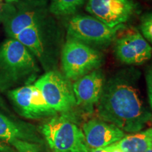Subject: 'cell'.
<instances>
[{"label":"cell","mask_w":152,"mask_h":152,"mask_svg":"<svg viewBox=\"0 0 152 152\" xmlns=\"http://www.w3.org/2000/svg\"><path fill=\"white\" fill-rule=\"evenodd\" d=\"M140 77L134 68L114 73L104 83L96 109L99 119L111 123L125 132L141 131L152 114L144 105L137 83Z\"/></svg>","instance_id":"obj_1"},{"label":"cell","mask_w":152,"mask_h":152,"mask_svg":"<svg viewBox=\"0 0 152 152\" xmlns=\"http://www.w3.org/2000/svg\"><path fill=\"white\" fill-rule=\"evenodd\" d=\"M33 54L44 71L57 70L64 45V32L54 15L49 13L16 36Z\"/></svg>","instance_id":"obj_2"},{"label":"cell","mask_w":152,"mask_h":152,"mask_svg":"<svg viewBox=\"0 0 152 152\" xmlns=\"http://www.w3.org/2000/svg\"><path fill=\"white\" fill-rule=\"evenodd\" d=\"M39 72L35 57L16 39H7L0 47V91L22 83L30 85Z\"/></svg>","instance_id":"obj_3"},{"label":"cell","mask_w":152,"mask_h":152,"mask_svg":"<svg viewBox=\"0 0 152 152\" xmlns=\"http://www.w3.org/2000/svg\"><path fill=\"white\" fill-rule=\"evenodd\" d=\"M41 131L53 152H90L83 130L67 113L54 115Z\"/></svg>","instance_id":"obj_4"},{"label":"cell","mask_w":152,"mask_h":152,"mask_svg":"<svg viewBox=\"0 0 152 152\" xmlns=\"http://www.w3.org/2000/svg\"><path fill=\"white\" fill-rule=\"evenodd\" d=\"M124 26L111 28L88 15L72 16L66 26V38L75 39L92 48H106L113 43Z\"/></svg>","instance_id":"obj_5"},{"label":"cell","mask_w":152,"mask_h":152,"mask_svg":"<svg viewBox=\"0 0 152 152\" xmlns=\"http://www.w3.org/2000/svg\"><path fill=\"white\" fill-rule=\"evenodd\" d=\"M63 74L71 81L100 68L103 62L98 49L75 39L66 38L60 58Z\"/></svg>","instance_id":"obj_6"},{"label":"cell","mask_w":152,"mask_h":152,"mask_svg":"<svg viewBox=\"0 0 152 152\" xmlns=\"http://www.w3.org/2000/svg\"><path fill=\"white\" fill-rule=\"evenodd\" d=\"M34 85L56 113H68L76 106L73 83L58 70L46 72Z\"/></svg>","instance_id":"obj_7"},{"label":"cell","mask_w":152,"mask_h":152,"mask_svg":"<svg viewBox=\"0 0 152 152\" xmlns=\"http://www.w3.org/2000/svg\"><path fill=\"white\" fill-rule=\"evenodd\" d=\"M115 58L127 65H141L151 58L152 47L134 27L122 28L113 42Z\"/></svg>","instance_id":"obj_8"},{"label":"cell","mask_w":152,"mask_h":152,"mask_svg":"<svg viewBox=\"0 0 152 152\" xmlns=\"http://www.w3.org/2000/svg\"><path fill=\"white\" fill-rule=\"evenodd\" d=\"M86 11L111 28L124 26L140 11L134 0H88Z\"/></svg>","instance_id":"obj_9"},{"label":"cell","mask_w":152,"mask_h":152,"mask_svg":"<svg viewBox=\"0 0 152 152\" xmlns=\"http://www.w3.org/2000/svg\"><path fill=\"white\" fill-rule=\"evenodd\" d=\"M9 96L17 111L27 118L38 119L56 113L48 106L40 91L34 84L10 90Z\"/></svg>","instance_id":"obj_10"},{"label":"cell","mask_w":152,"mask_h":152,"mask_svg":"<svg viewBox=\"0 0 152 152\" xmlns=\"http://www.w3.org/2000/svg\"><path fill=\"white\" fill-rule=\"evenodd\" d=\"M15 5L16 14L4 25L11 38H15L23 30L50 13L48 0H19Z\"/></svg>","instance_id":"obj_11"},{"label":"cell","mask_w":152,"mask_h":152,"mask_svg":"<svg viewBox=\"0 0 152 152\" xmlns=\"http://www.w3.org/2000/svg\"><path fill=\"white\" fill-rule=\"evenodd\" d=\"M106 77L101 68L76 80L73 83V90L76 106L87 111H92L102 96Z\"/></svg>","instance_id":"obj_12"},{"label":"cell","mask_w":152,"mask_h":152,"mask_svg":"<svg viewBox=\"0 0 152 152\" xmlns=\"http://www.w3.org/2000/svg\"><path fill=\"white\" fill-rule=\"evenodd\" d=\"M82 130L90 149L107 147L125 136V132L115 125L101 119L87 121L83 125Z\"/></svg>","instance_id":"obj_13"},{"label":"cell","mask_w":152,"mask_h":152,"mask_svg":"<svg viewBox=\"0 0 152 152\" xmlns=\"http://www.w3.org/2000/svg\"><path fill=\"white\" fill-rule=\"evenodd\" d=\"M114 144L123 152H146L152 145V128L125 135Z\"/></svg>","instance_id":"obj_14"},{"label":"cell","mask_w":152,"mask_h":152,"mask_svg":"<svg viewBox=\"0 0 152 152\" xmlns=\"http://www.w3.org/2000/svg\"><path fill=\"white\" fill-rule=\"evenodd\" d=\"M31 137L28 126L14 122L0 113V140L9 142L16 140L28 141Z\"/></svg>","instance_id":"obj_15"},{"label":"cell","mask_w":152,"mask_h":152,"mask_svg":"<svg viewBox=\"0 0 152 152\" xmlns=\"http://www.w3.org/2000/svg\"><path fill=\"white\" fill-rule=\"evenodd\" d=\"M85 0H51L49 11L56 17L73 16Z\"/></svg>","instance_id":"obj_16"},{"label":"cell","mask_w":152,"mask_h":152,"mask_svg":"<svg viewBox=\"0 0 152 152\" xmlns=\"http://www.w3.org/2000/svg\"><path fill=\"white\" fill-rule=\"evenodd\" d=\"M140 29L143 37L152 45V12L146 13L141 16Z\"/></svg>","instance_id":"obj_17"},{"label":"cell","mask_w":152,"mask_h":152,"mask_svg":"<svg viewBox=\"0 0 152 152\" xmlns=\"http://www.w3.org/2000/svg\"><path fill=\"white\" fill-rule=\"evenodd\" d=\"M15 4L0 1V23L4 25L8 23L16 14Z\"/></svg>","instance_id":"obj_18"},{"label":"cell","mask_w":152,"mask_h":152,"mask_svg":"<svg viewBox=\"0 0 152 152\" xmlns=\"http://www.w3.org/2000/svg\"><path fill=\"white\" fill-rule=\"evenodd\" d=\"M9 143L16 148L18 152H42L39 145L25 140H11Z\"/></svg>","instance_id":"obj_19"},{"label":"cell","mask_w":152,"mask_h":152,"mask_svg":"<svg viewBox=\"0 0 152 152\" xmlns=\"http://www.w3.org/2000/svg\"><path fill=\"white\" fill-rule=\"evenodd\" d=\"M146 81H147L149 102L152 111V66L148 70L146 75Z\"/></svg>","instance_id":"obj_20"},{"label":"cell","mask_w":152,"mask_h":152,"mask_svg":"<svg viewBox=\"0 0 152 152\" xmlns=\"http://www.w3.org/2000/svg\"><path fill=\"white\" fill-rule=\"evenodd\" d=\"M107 149L109 150V152H123L121 149H119L118 148H117L115 146V144H112V145H110L109 147H107Z\"/></svg>","instance_id":"obj_21"},{"label":"cell","mask_w":152,"mask_h":152,"mask_svg":"<svg viewBox=\"0 0 152 152\" xmlns=\"http://www.w3.org/2000/svg\"><path fill=\"white\" fill-rule=\"evenodd\" d=\"M90 152H109L107 147L105 148H99V149H91Z\"/></svg>","instance_id":"obj_22"},{"label":"cell","mask_w":152,"mask_h":152,"mask_svg":"<svg viewBox=\"0 0 152 152\" xmlns=\"http://www.w3.org/2000/svg\"><path fill=\"white\" fill-rule=\"evenodd\" d=\"M7 147L4 145L2 142H0V151L3 152H7Z\"/></svg>","instance_id":"obj_23"},{"label":"cell","mask_w":152,"mask_h":152,"mask_svg":"<svg viewBox=\"0 0 152 152\" xmlns=\"http://www.w3.org/2000/svg\"><path fill=\"white\" fill-rule=\"evenodd\" d=\"M146 152H152V145L147 149V151Z\"/></svg>","instance_id":"obj_24"},{"label":"cell","mask_w":152,"mask_h":152,"mask_svg":"<svg viewBox=\"0 0 152 152\" xmlns=\"http://www.w3.org/2000/svg\"><path fill=\"white\" fill-rule=\"evenodd\" d=\"M144 1H147V2H149V3L152 4V0H144Z\"/></svg>","instance_id":"obj_25"}]
</instances>
